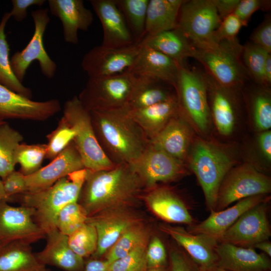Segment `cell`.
<instances>
[{"mask_svg":"<svg viewBox=\"0 0 271 271\" xmlns=\"http://www.w3.org/2000/svg\"><path fill=\"white\" fill-rule=\"evenodd\" d=\"M137 77L125 71L108 76L89 77L78 96L89 111L128 105Z\"/></svg>","mask_w":271,"mask_h":271,"instance_id":"cell-7","label":"cell"},{"mask_svg":"<svg viewBox=\"0 0 271 271\" xmlns=\"http://www.w3.org/2000/svg\"><path fill=\"white\" fill-rule=\"evenodd\" d=\"M62 117L75 131L73 141L85 169L96 171L109 169L116 165L106 156L99 144L90 112L83 106L78 96L65 102Z\"/></svg>","mask_w":271,"mask_h":271,"instance_id":"cell-6","label":"cell"},{"mask_svg":"<svg viewBox=\"0 0 271 271\" xmlns=\"http://www.w3.org/2000/svg\"><path fill=\"white\" fill-rule=\"evenodd\" d=\"M140 42L125 47H93L84 56L81 68L89 77L111 76L127 70L141 47Z\"/></svg>","mask_w":271,"mask_h":271,"instance_id":"cell-15","label":"cell"},{"mask_svg":"<svg viewBox=\"0 0 271 271\" xmlns=\"http://www.w3.org/2000/svg\"><path fill=\"white\" fill-rule=\"evenodd\" d=\"M89 112L97 141L114 164H130L148 147L149 140L133 119L128 105Z\"/></svg>","mask_w":271,"mask_h":271,"instance_id":"cell-2","label":"cell"},{"mask_svg":"<svg viewBox=\"0 0 271 271\" xmlns=\"http://www.w3.org/2000/svg\"><path fill=\"white\" fill-rule=\"evenodd\" d=\"M24 138L6 121L0 125V178H5L15 170L19 145Z\"/></svg>","mask_w":271,"mask_h":271,"instance_id":"cell-36","label":"cell"},{"mask_svg":"<svg viewBox=\"0 0 271 271\" xmlns=\"http://www.w3.org/2000/svg\"><path fill=\"white\" fill-rule=\"evenodd\" d=\"M254 248L260 250L262 253L265 254L269 257L271 256V242L269 240L257 243L254 246Z\"/></svg>","mask_w":271,"mask_h":271,"instance_id":"cell-56","label":"cell"},{"mask_svg":"<svg viewBox=\"0 0 271 271\" xmlns=\"http://www.w3.org/2000/svg\"><path fill=\"white\" fill-rule=\"evenodd\" d=\"M263 83L264 85L268 87L271 83V54H268L263 69Z\"/></svg>","mask_w":271,"mask_h":271,"instance_id":"cell-55","label":"cell"},{"mask_svg":"<svg viewBox=\"0 0 271 271\" xmlns=\"http://www.w3.org/2000/svg\"><path fill=\"white\" fill-rule=\"evenodd\" d=\"M145 271H167L166 267L148 268Z\"/></svg>","mask_w":271,"mask_h":271,"instance_id":"cell-58","label":"cell"},{"mask_svg":"<svg viewBox=\"0 0 271 271\" xmlns=\"http://www.w3.org/2000/svg\"><path fill=\"white\" fill-rule=\"evenodd\" d=\"M83 271H111L109 263L105 259L91 258L85 261Z\"/></svg>","mask_w":271,"mask_h":271,"instance_id":"cell-54","label":"cell"},{"mask_svg":"<svg viewBox=\"0 0 271 271\" xmlns=\"http://www.w3.org/2000/svg\"><path fill=\"white\" fill-rule=\"evenodd\" d=\"M87 213L77 201L66 205L59 212L57 229L68 236L86 223Z\"/></svg>","mask_w":271,"mask_h":271,"instance_id":"cell-43","label":"cell"},{"mask_svg":"<svg viewBox=\"0 0 271 271\" xmlns=\"http://www.w3.org/2000/svg\"><path fill=\"white\" fill-rule=\"evenodd\" d=\"M174 88L181 112L199 130L206 131L211 113L203 72L179 65Z\"/></svg>","mask_w":271,"mask_h":271,"instance_id":"cell-8","label":"cell"},{"mask_svg":"<svg viewBox=\"0 0 271 271\" xmlns=\"http://www.w3.org/2000/svg\"><path fill=\"white\" fill-rule=\"evenodd\" d=\"M221 21L212 0L184 1L177 28L195 49H204L216 44L213 33Z\"/></svg>","mask_w":271,"mask_h":271,"instance_id":"cell-9","label":"cell"},{"mask_svg":"<svg viewBox=\"0 0 271 271\" xmlns=\"http://www.w3.org/2000/svg\"><path fill=\"white\" fill-rule=\"evenodd\" d=\"M61 109L58 99L34 101L0 84V120L45 121Z\"/></svg>","mask_w":271,"mask_h":271,"instance_id":"cell-16","label":"cell"},{"mask_svg":"<svg viewBox=\"0 0 271 271\" xmlns=\"http://www.w3.org/2000/svg\"><path fill=\"white\" fill-rule=\"evenodd\" d=\"M148 268L166 267L169 261L165 246L158 236H154L149 241L146 248Z\"/></svg>","mask_w":271,"mask_h":271,"instance_id":"cell-45","label":"cell"},{"mask_svg":"<svg viewBox=\"0 0 271 271\" xmlns=\"http://www.w3.org/2000/svg\"><path fill=\"white\" fill-rule=\"evenodd\" d=\"M268 54L265 49L251 42H247L243 46L242 62L250 78L257 84L264 85L263 69Z\"/></svg>","mask_w":271,"mask_h":271,"instance_id":"cell-38","label":"cell"},{"mask_svg":"<svg viewBox=\"0 0 271 271\" xmlns=\"http://www.w3.org/2000/svg\"><path fill=\"white\" fill-rule=\"evenodd\" d=\"M68 243L73 251L83 258L92 256L97 246L96 230L86 222L68 236Z\"/></svg>","mask_w":271,"mask_h":271,"instance_id":"cell-39","label":"cell"},{"mask_svg":"<svg viewBox=\"0 0 271 271\" xmlns=\"http://www.w3.org/2000/svg\"><path fill=\"white\" fill-rule=\"evenodd\" d=\"M143 222V217L131 207L106 209L88 217L86 222L94 226L98 238L97 248L92 258H101L125 231Z\"/></svg>","mask_w":271,"mask_h":271,"instance_id":"cell-14","label":"cell"},{"mask_svg":"<svg viewBox=\"0 0 271 271\" xmlns=\"http://www.w3.org/2000/svg\"><path fill=\"white\" fill-rule=\"evenodd\" d=\"M141 45L133 64L126 71L136 76L156 80L174 88L180 64L161 52Z\"/></svg>","mask_w":271,"mask_h":271,"instance_id":"cell-22","label":"cell"},{"mask_svg":"<svg viewBox=\"0 0 271 271\" xmlns=\"http://www.w3.org/2000/svg\"><path fill=\"white\" fill-rule=\"evenodd\" d=\"M87 169L75 171L43 190L17 195L21 205L31 212L35 223L45 233L57 229V219L66 205L78 201Z\"/></svg>","mask_w":271,"mask_h":271,"instance_id":"cell-3","label":"cell"},{"mask_svg":"<svg viewBox=\"0 0 271 271\" xmlns=\"http://www.w3.org/2000/svg\"><path fill=\"white\" fill-rule=\"evenodd\" d=\"M137 77L136 84L128 104L131 109L145 108L166 101L176 95L163 85L164 83L149 78Z\"/></svg>","mask_w":271,"mask_h":271,"instance_id":"cell-33","label":"cell"},{"mask_svg":"<svg viewBox=\"0 0 271 271\" xmlns=\"http://www.w3.org/2000/svg\"><path fill=\"white\" fill-rule=\"evenodd\" d=\"M270 199L269 195H259L244 198L231 207L219 211L210 212L206 219L188 226L186 229L192 233L209 236L218 241L224 232L244 212L259 203Z\"/></svg>","mask_w":271,"mask_h":271,"instance_id":"cell-21","label":"cell"},{"mask_svg":"<svg viewBox=\"0 0 271 271\" xmlns=\"http://www.w3.org/2000/svg\"><path fill=\"white\" fill-rule=\"evenodd\" d=\"M5 121H6L5 120H0V125L2 124L3 123H4Z\"/></svg>","mask_w":271,"mask_h":271,"instance_id":"cell-60","label":"cell"},{"mask_svg":"<svg viewBox=\"0 0 271 271\" xmlns=\"http://www.w3.org/2000/svg\"><path fill=\"white\" fill-rule=\"evenodd\" d=\"M251 42L258 45L268 53L271 52V18L265 17L263 21L251 33L249 38Z\"/></svg>","mask_w":271,"mask_h":271,"instance_id":"cell-50","label":"cell"},{"mask_svg":"<svg viewBox=\"0 0 271 271\" xmlns=\"http://www.w3.org/2000/svg\"><path fill=\"white\" fill-rule=\"evenodd\" d=\"M44 237L27 208L0 202V245L15 241L31 245Z\"/></svg>","mask_w":271,"mask_h":271,"instance_id":"cell-17","label":"cell"},{"mask_svg":"<svg viewBox=\"0 0 271 271\" xmlns=\"http://www.w3.org/2000/svg\"><path fill=\"white\" fill-rule=\"evenodd\" d=\"M269 200L259 203L244 212L218 239V242L253 248L269 240L271 227L268 217Z\"/></svg>","mask_w":271,"mask_h":271,"instance_id":"cell-12","label":"cell"},{"mask_svg":"<svg viewBox=\"0 0 271 271\" xmlns=\"http://www.w3.org/2000/svg\"><path fill=\"white\" fill-rule=\"evenodd\" d=\"M150 230L144 222L136 224L125 231L105 254L109 263L124 256L139 246L147 244Z\"/></svg>","mask_w":271,"mask_h":271,"instance_id":"cell-35","label":"cell"},{"mask_svg":"<svg viewBox=\"0 0 271 271\" xmlns=\"http://www.w3.org/2000/svg\"><path fill=\"white\" fill-rule=\"evenodd\" d=\"M160 230L170 236L202 271L217 266V240L203 234H194L182 227L161 224Z\"/></svg>","mask_w":271,"mask_h":271,"instance_id":"cell-18","label":"cell"},{"mask_svg":"<svg viewBox=\"0 0 271 271\" xmlns=\"http://www.w3.org/2000/svg\"><path fill=\"white\" fill-rule=\"evenodd\" d=\"M242 24L233 13L224 18L213 33V39L217 44L223 40H232L237 38V35Z\"/></svg>","mask_w":271,"mask_h":271,"instance_id":"cell-47","label":"cell"},{"mask_svg":"<svg viewBox=\"0 0 271 271\" xmlns=\"http://www.w3.org/2000/svg\"><path fill=\"white\" fill-rule=\"evenodd\" d=\"M259 86L252 96L251 106L255 126L263 131L271 127V98L268 87Z\"/></svg>","mask_w":271,"mask_h":271,"instance_id":"cell-41","label":"cell"},{"mask_svg":"<svg viewBox=\"0 0 271 271\" xmlns=\"http://www.w3.org/2000/svg\"><path fill=\"white\" fill-rule=\"evenodd\" d=\"M240 0H212L221 20L234 13Z\"/></svg>","mask_w":271,"mask_h":271,"instance_id":"cell-52","label":"cell"},{"mask_svg":"<svg viewBox=\"0 0 271 271\" xmlns=\"http://www.w3.org/2000/svg\"><path fill=\"white\" fill-rule=\"evenodd\" d=\"M140 42L184 65L188 58H193L195 49L177 29L144 37Z\"/></svg>","mask_w":271,"mask_h":271,"instance_id":"cell-31","label":"cell"},{"mask_svg":"<svg viewBox=\"0 0 271 271\" xmlns=\"http://www.w3.org/2000/svg\"><path fill=\"white\" fill-rule=\"evenodd\" d=\"M48 3L51 14L61 22L65 41L78 44V31L88 30L93 21L92 13L82 0H48Z\"/></svg>","mask_w":271,"mask_h":271,"instance_id":"cell-26","label":"cell"},{"mask_svg":"<svg viewBox=\"0 0 271 271\" xmlns=\"http://www.w3.org/2000/svg\"><path fill=\"white\" fill-rule=\"evenodd\" d=\"M89 2L102 26L101 45L119 48L129 46L136 43L115 0Z\"/></svg>","mask_w":271,"mask_h":271,"instance_id":"cell-20","label":"cell"},{"mask_svg":"<svg viewBox=\"0 0 271 271\" xmlns=\"http://www.w3.org/2000/svg\"><path fill=\"white\" fill-rule=\"evenodd\" d=\"M270 1L240 0L233 14L240 20L243 26H247L252 15L259 10L269 9Z\"/></svg>","mask_w":271,"mask_h":271,"instance_id":"cell-48","label":"cell"},{"mask_svg":"<svg viewBox=\"0 0 271 271\" xmlns=\"http://www.w3.org/2000/svg\"><path fill=\"white\" fill-rule=\"evenodd\" d=\"M168 255L170 271H202L178 244L177 246H173L170 248Z\"/></svg>","mask_w":271,"mask_h":271,"instance_id":"cell-46","label":"cell"},{"mask_svg":"<svg viewBox=\"0 0 271 271\" xmlns=\"http://www.w3.org/2000/svg\"><path fill=\"white\" fill-rule=\"evenodd\" d=\"M13 8L10 13L11 17L17 22H22L27 16V10L34 5L41 7L45 3V0H12Z\"/></svg>","mask_w":271,"mask_h":271,"instance_id":"cell-51","label":"cell"},{"mask_svg":"<svg viewBox=\"0 0 271 271\" xmlns=\"http://www.w3.org/2000/svg\"><path fill=\"white\" fill-rule=\"evenodd\" d=\"M147 190L143 199L150 209L160 219L168 223L188 226L197 222L184 201L171 189L157 186Z\"/></svg>","mask_w":271,"mask_h":271,"instance_id":"cell-23","label":"cell"},{"mask_svg":"<svg viewBox=\"0 0 271 271\" xmlns=\"http://www.w3.org/2000/svg\"><path fill=\"white\" fill-rule=\"evenodd\" d=\"M191 140V128L179 109L161 131L149 141V145L184 163Z\"/></svg>","mask_w":271,"mask_h":271,"instance_id":"cell-25","label":"cell"},{"mask_svg":"<svg viewBox=\"0 0 271 271\" xmlns=\"http://www.w3.org/2000/svg\"><path fill=\"white\" fill-rule=\"evenodd\" d=\"M205 79L209 107L215 125L219 133L229 136L233 130L236 115L234 90L240 87H229L217 82L206 71Z\"/></svg>","mask_w":271,"mask_h":271,"instance_id":"cell-24","label":"cell"},{"mask_svg":"<svg viewBox=\"0 0 271 271\" xmlns=\"http://www.w3.org/2000/svg\"><path fill=\"white\" fill-rule=\"evenodd\" d=\"M189 161L203 190L207 209L214 211L220 186L233 167L234 160L215 144L199 139L193 144Z\"/></svg>","mask_w":271,"mask_h":271,"instance_id":"cell-4","label":"cell"},{"mask_svg":"<svg viewBox=\"0 0 271 271\" xmlns=\"http://www.w3.org/2000/svg\"><path fill=\"white\" fill-rule=\"evenodd\" d=\"M184 1L149 0L144 38L177 28L180 10Z\"/></svg>","mask_w":271,"mask_h":271,"instance_id":"cell-30","label":"cell"},{"mask_svg":"<svg viewBox=\"0 0 271 271\" xmlns=\"http://www.w3.org/2000/svg\"><path fill=\"white\" fill-rule=\"evenodd\" d=\"M3 200H5V192L2 180L0 178V202Z\"/></svg>","mask_w":271,"mask_h":271,"instance_id":"cell-57","label":"cell"},{"mask_svg":"<svg viewBox=\"0 0 271 271\" xmlns=\"http://www.w3.org/2000/svg\"><path fill=\"white\" fill-rule=\"evenodd\" d=\"M46 144L28 145L21 144L18 148L16 160L20 165V171L25 176L32 174L41 168L45 159Z\"/></svg>","mask_w":271,"mask_h":271,"instance_id":"cell-40","label":"cell"},{"mask_svg":"<svg viewBox=\"0 0 271 271\" xmlns=\"http://www.w3.org/2000/svg\"><path fill=\"white\" fill-rule=\"evenodd\" d=\"M75 136L73 128L62 117L57 127L46 136L48 143L45 159L53 160L73 141Z\"/></svg>","mask_w":271,"mask_h":271,"instance_id":"cell-42","label":"cell"},{"mask_svg":"<svg viewBox=\"0 0 271 271\" xmlns=\"http://www.w3.org/2000/svg\"><path fill=\"white\" fill-rule=\"evenodd\" d=\"M216 252L217 266L228 271H271L269 257L255 248L220 242Z\"/></svg>","mask_w":271,"mask_h":271,"instance_id":"cell-27","label":"cell"},{"mask_svg":"<svg viewBox=\"0 0 271 271\" xmlns=\"http://www.w3.org/2000/svg\"><path fill=\"white\" fill-rule=\"evenodd\" d=\"M176 95L154 105L131 109V115L149 141L155 137L179 111Z\"/></svg>","mask_w":271,"mask_h":271,"instance_id":"cell-29","label":"cell"},{"mask_svg":"<svg viewBox=\"0 0 271 271\" xmlns=\"http://www.w3.org/2000/svg\"><path fill=\"white\" fill-rule=\"evenodd\" d=\"M45 271H49V270H46V269Z\"/></svg>","mask_w":271,"mask_h":271,"instance_id":"cell-61","label":"cell"},{"mask_svg":"<svg viewBox=\"0 0 271 271\" xmlns=\"http://www.w3.org/2000/svg\"><path fill=\"white\" fill-rule=\"evenodd\" d=\"M205 271H228V270L217 266L216 267L206 270Z\"/></svg>","mask_w":271,"mask_h":271,"instance_id":"cell-59","label":"cell"},{"mask_svg":"<svg viewBox=\"0 0 271 271\" xmlns=\"http://www.w3.org/2000/svg\"><path fill=\"white\" fill-rule=\"evenodd\" d=\"M25 176L15 170L2 179L6 201L27 191Z\"/></svg>","mask_w":271,"mask_h":271,"instance_id":"cell-49","label":"cell"},{"mask_svg":"<svg viewBox=\"0 0 271 271\" xmlns=\"http://www.w3.org/2000/svg\"><path fill=\"white\" fill-rule=\"evenodd\" d=\"M270 191V178L252 165L244 163L232 167L221 183L214 211L224 209L244 198L268 195Z\"/></svg>","mask_w":271,"mask_h":271,"instance_id":"cell-10","label":"cell"},{"mask_svg":"<svg viewBox=\"0 0 271 271\" xmlns=\"http://www.w3.org/2000/svg\"><path fill=\"white\" fill-rule=\"evenodd\" d=\"M149 0H115L136 43L144 38Z\"/></svg>","mask_w":271,"mask_h":271,"instance_id":"cell-37","label":"cell"},{"mask_svg":"<svg viewBox=\"0 0 271 271\" xmlns=\"http://www.w3.org/2000/svg\"><path fill=\"white\" fill-rule=\"evenodd\" d=\"M243 45L237 38L223 40L211 48L197 49L193 58L219 84L241 87L250 79L242 60Z\"/></svg>","mask_w":271,"mask_h":271,"instance_id":"cell-5","label":"cell"},{"mask_svg":"<svg viewBox=\"0 0 271 271\" xmlns=\"http://www.w3.org/2000/svg\"><path fill=\"white\" fill-rule=\"evenodd\" d=\"M145 189L129 164H116L106 170L87 175L77 202L90 217L100 211L118 207H131Z\"/></svg>","mask_w":271,"mask_h":271,"instance_id":"cell-1","label":"cell"},{"mask_svg":"<svg viewBox=\"0 0 271 271\" xmlns=\"http://www.w3.org/2000/svg\"><path fill=\"white\" fill-rule=\"evenodd\" d=\"M45 237V247L35 253L41 264L55 266L64 271H83L85 264L84 258L71 248L67 236L57 229L47 233Z\"/></svg>","mask_w":271,"mask_h":271,"instance_id":"cell-28","label":"cell"},{"mask_svg":"<svg viewBox=\"0 0 271 271\" xmlns=\"http://www.w3.org/2000/svg\"><path fill=\"white\" fill-rule=\"evenodd\" d=\"M258 144L260 150L268 161L271 160V131L270 130L262 131L258 137Z\"/></svg>","mask_w":271,"mask_h":271,"instance_id":"cell-53","label":"cell"},{"mask_svg":"<svg viewBox=\"0 0 271 271\" xmlns=\"http://www.w3.org/2000/svg\"><path fill=\"white\" fill-rule=\"evenodd\" d=\"M148 244L138 246L124 256L110 263L111 270L145 271L147 269L146 248Z\"/></svg>","mask_w":271,"mask_h":271,"instance_id":"cell-44","label":"cell"},{"mask_svg":"<svg viewBox=\"0 0 271 271\" xmlns=\"http://www.w3.org/2000/svg\"><path fill=\"white\" fill-rule=\"evenodd\" d=\"M45 270H46V269L45 270H43V271H45Z\"/></svg>","mask_w":271,"mask_h":271,"instance_id":"cell-62","label":"cell"},{"mask_svg":"<svg viewBox=\"0 0 271 271\" xmlns=\"http://www.w3.org/2000/svg\"><path fill=\"white\" fill-rule=\"evenodd\" d=\"M31 15L35 26L33 35L26 47L15 53L10 59L12 71L21 83L34 60L39 62L42 74L48 79L54 76L57 69L56 63L48 55L43 43L44 33L50 21L48 10H36L32 12Z\"/></svg>","mask_w":271,"mask_h":271,"instance_id":"cell-11","label":"cell"},{"mask_svg":"<svg viewBox=\"0 0 271 271\" xmlns=\"http://www.w3.org/2000/svg\"><path fill=\"white\" fill-rule=\"evenodd\" d=\"M11 18L9 12L5 13L0 22V84L25 97L31 99L32 91L23 85L14 75L9 58L10 47L5 30Z\"/></svg>","mask_w":271,"mask_h":271,"instance_id":"cell-34","label":"cell"},{"mask_svg":"<svg viewBox=\"0 0 271 271\" xmlns=\"http://www.w3.org/2000/svg\"><path fill=\"white\" fill-rule=\"evenodd\" d=\"M129 164L146 190L160 183L176 181L187 174L183 162L150 145L140 157Z\"/></svg>","mask_w":271,"mask_h":271,"instance_id":"cell-13","label":"cell"},{"mask_svg":"<svg viewBox=\"0 0 271 271\" xmlns=\"http://www.w3.org/2000/svg\"><path fill=\"white\" fill-rule=\"evenodd\" d=\"M30 244L15 241L0 245V271H43Z\"/></svg>","mask_w":271,"mask_h":271,"instance_id":"cell-32","label":"cell"},{"mask_svg":"<svg viewBox=\"0 0 271 271\" xmlns=\"http://www.w3.org/2000/svg\"><path fill=\"white\" fill-rule=\"evenodd\" d=\"M84 168L82 158L72 141L49 164L25 176L27 191L48 188L61 179Z\"/></svg>","mask_w":271,"mask_h":271,"instance_id":"cell-19","label":"cell"}]
</instances>
